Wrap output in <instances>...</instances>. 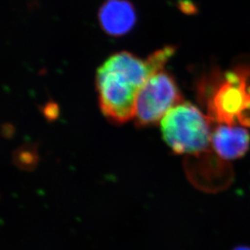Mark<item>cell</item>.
<instances>
[{
	"mask_svg": "<svg viewBox=\"0 0 250 250\" xmlns=\"http://www.w3.org/2000/svg\"><path fill=\"white\" fill-rule=\"evenodd\" d=\"M174 53V46L167 45L145 60L126 51L108 58L97 69L96 77L100 107L104 117L116 124L134 118L139 90L151 75L164 70Z\"/></svg>",
	"mask_w": 250,
	"mask_h": 250,
	"instance_id": "1",
	"label": "cell"
},
{
	"mask_svg": "<svg viewBox=\"0 0 250 250\" xmlns=\"http://www.w3.org/2000/svg\"><path fill=\"white\" fill-rule=\"evenodd\" d=\"M198 97L215 124L250 127V66L212 71L198 83Z\"/></svg>",
	"mask_w": 250,
	"mask_h": 250,
	"instance_id": "2",
	"label": "cell"
},
{
	"mask_svg": "<svg viewBox=\"0 0 250 250\" xmlns=\"http://www.w3.org/2000/svg\"><path fill=\"white\" fill-rule=\"evenodd\" d=\"M215 123L198 107L182 102L161 121L164 141L177 155L200 156L211 148Z\"/></svg>",
	"mask_w": 250,
	"mask_h": 250,
	"instance_id": "3",
	"label": "cell"
},
{
	"mask_svg": "<svg viewBox=\"0 0 250 250\" xmlns=\"http://www.w3.org/2000/svg\"><path fill=\"white\" fill-rule=\"evenodd\" d=\"M182 102L174 78L165 70L154 73L139 90L134 115L135 125L146 127L161 123L166 113Z\"/></svg>",
	"mask_w": 250,
	"mask_h": 250,
	"instance_id": "4",
	"label": "cell"
},
{
	"mask_svg": "<svg viewBox=\"0 0 250 250\" xmlns=\"http://www.w3.org/2000/svg\"><path fill=\"white\" fill-rule=\"evenodd\" d=\"M250 146V134L245 126L215 124L211 148L224 161H234L246 155Z\"/></svg>",
	"mask_w": 250,
	"mask_h": 250,
	"instance_id": "5",
	"label": "cell"
},
{
	"mask_svg": "<svg viewBox=\"0 0 250 250\" xmlns=\"http://www.w3.org/2000/svg\"><path fill=\"white\" fill-rule=\"evenodd\" d=\"M103 30L113 37L125 35L135 25L136 13L128 0H106L98 14Z\"/></svg>",
	"mask_w": 250,
	"mask_h": 250,
	"instance_id": "6",
	"label": "cell"
},
{
	"mask_svg": "<svg viewBox=\"0 0 250 250\" xmlns=\"http://www.w3.org/2000/svg\"><path fill=\"white\" fill-rule=\"evenodd\" d=\"M232 250H250V246H236Z\"/></svg>",
	"mask_w": 250,
	"mask_h": 250,
	"instance_id": "7",
	"label": "cell"
}]
</instances>
